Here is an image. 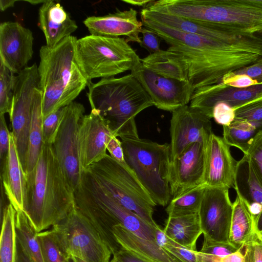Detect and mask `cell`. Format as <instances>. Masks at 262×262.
<instances>
[{
	"label": "cell",
	"mask_w": 262,
	"mask_h": 262,
	"mask_svg": "<svg viewBox=\"0 0 262 262\" xmlns=\"http://www.w3.org/2000/svg\"><path fill=\"white\" fill-rule=\"evenodd\" d=\"M26 179L24 211L36 233L52 228L76 208L74 192L52 144L43 143L35 166Z\"/></svg>",
	"instance_id": "obj_1"
},
{
	"label": "cell",
	"mask_w": 262,
	"mask_h": 262,
	"mask_svg": "<svg viewBox=\"0 0 262 262\" xmlns=\"http://www.w3.org/2000/svg\"><path fill=\"white\" fill-rule=\"evenodd\" d=\"M77 40L71 35L54 47L44 45L39 50L38 88L43 118L74 101L88 85L78 60Z\"/></svg>",
	"instance_id": "obj_2"
},
{
	"label": "cell",
	"mask_w": 262,
	"mask_h": 262,
	"mask_svg": "<svg viewBox=\"0 0 262 262\" xmlns=\"http://www.w3.org/2000/svg\"><path fill=\"white\" fill-rule=\"evenodd\" d=\"M92 110L98 111L115 137L139 138L136 116L154 105L142 85L132 74L101 79L88 83Z\"/></svg>",
	"instance_id": "obj_3"
},
{
	"label": "cell",
	"mask_w": 262,
	"mask_h": 262,
	"mask_svg": "<svg viewBox=\"0 0 262 262\" xmlns=\"http://www.w3.org/2000/svg\"><path fill=\"white\" fill-rule=\"evenodd\" d=\"M148 9L218 24L242 34L262 33V0H160Z\"/></svg>",
	"instance_id": "obj_4"
},
{
	"label": "cell",
	"mask_w": 262,
	"mask_h": 262,
	"mask_svg": "<svg viewBox=\"0 0 262 262\" xmlns=\"http://www.w3.org/2000/svg\"><path fill=\"white\" fill-rule=\"evenodd\" d=\"M120 138L127 165L156 204L166 206L171 196L169 182V144L139 138Z\"/></svg>",
	"instance_id": "obj_5"
},
{
	"label": "cell",
	"mask_w": 262,
	"mask_h": 262,
	"mask_svg": "<svg viewBox=\"0 0 262 262\" xmlns=\"http://www.w3.org/2000/svg\"><path fill=\"white\" fill-rule=\"evenodd\" d=\"M86 170L106 193L154 228L159 227L152 217L157 205L127 165L118 163L107 154Z\"/></svg>",
	"instance_id": "obj_6"
},
{
	"label": "cell",
	"mask_w": 262,
	"mask_h": 262,
	"mask_svg": "<svg viewBox=\"0 0 262 262\" xmlns=\"http://www.w3.org/2000/svg\"><path fill=\"white\" fill-rule=\"evenodd\" d=\"M124 38L90 34L77 39L76 53L89 82L130 70L137 54Z\"/></svg>",
	"instance_id": "obj_7"
},
{
	"label": "cell",
	"mask_w": 262,
	"mask_h": 262,
	"mask_svg": "<svg viewBox=\"0 0 262 262\" xmlns=\"http://www.w3.org/2000/svg\"><path fill=\"white\" fill-rule=\"evenodd\" d=\"M168 50L180 55L187 67L189 82L194 89L219 83L224 75L262 58L261 54L248 50L213 51L183 46H171Z\"/></svg>",
	"instance_id": "obj_8"
},
{
	"label": "cell",
	"mask_w": 262,
	"mask_h": 262,
	"mask_svg": "<svg viewBox=\"0 0 262 262\" xmlns=\"http://www.w3.org/2000/svg\"><path fill=\"white\" fill-rule=\"evenodd\" d=\"M51 228L66 257H78L86 262L110 261L112 253L110 248L76 207L66 218Z\"/></svg>",
	"instance_id": "obj_9"
},
{
	"label": "cell",
	"mask_w": 262,
	"mask_h": 262,
	"mask_svg": "<svg viewBox=\"0 0 262 262\" xmlns=\"http://www.w3.org/2000/svg\"><path fill=\"white\" fill-rule=\"evenodd\" d=\"M85 108L73 101L63 107V114L55 139L52 144L68 183L75 192L84 171L80 159L79 132Z\"/></svg>",
	"instance_id": "obj_10"
},
{
	"label": "cell",
	"mask_w": 262,
	"mask_h": 262,
	"mask_svg": "<svg viewBox=\"0 0 262 262\" xmlns=\"http://www.w3.org/2000/svg\"><path fill=\"white\" fill-rule=\"evenodd\" d=\"M38 83V67L36 63L27 67L16 75L9 114L12 133L25 173L34 95Z\"/></svg>",
	"instance_id": "obj_11"
},
{
	"label": "cell",
	"mask_w": 262,
	"mask_h": 262,
	"mask_svg": "<svg viewBox=\"0 0 262 262\" xmlns=\"http://www.w3.org/2000/svg\"><path fill=\"white\" fill-rule=\"evenodd\" d=\"M130 71L158 108L172 112L190 102L195 89L189 82L165 77L145 68L138 55Z\"/></svg>",
	"instance_id": "obj_12"
},
{
	"label": "cell",
	"mask_w": 262,
	"mask_h": 262,
	"mask_svg": "<svg viewBox=\"0 0 262 262\" xmlns=\"http://www.w3.org/2000/svg\"><path fill=\"white\" fill-rule=\"evenodd\" d=\"M232 212L228 188L205 187L198 212L204 238L230 243Z\"/></svg>",
	"instance_id": "obj_13"
},
{
	"label": "cell",
	"mask_w": 262,
	"mask_h": 262,
	"mask_svg": "<svg viewBox=\"0 0 262 262\" xmlns=\"http://www.w3.org/2000/svg\"><path fill=\"white\" fill-rule=\"evenodd\" d=\"M76 190L107 212L119 225L137 236L156 243L155 228L106 193L89 170H84Z\"/></svg>",
	"instance_id": "obj_14"
},
{
	"label": "cell",
	"mask_w": 262,
	"mask_h": 262,
	"mask_svg": "<svg viewBox=\"0 0 262 262\" xmlns=\"http://www.w3.org/2000/svg\"><path fill=\"white\" fill-rule=\"evenodd\" d=\"M212 133L210 119L200 111L186 105L173 111L170 127V162L194 143L206 145Z\"/></svg>",
	"instance_id": "obj_15"
},
{
	"label": "cell",
	"mask_w": 262,
	"mask_h": 262,
	"mask_svg": "<svg viewBox=\"0 0 262 262\" xmlns=\"http://www.w3.org/2000/svg\"><path fill=\"white\" fill-rule=\"evenodd\" d=\"M140 15L141 17L217 41L233 45L262 47V39L256 35L242 34L218 24L152 11L146 8L141 11Z\"/></svg>",
	"instance_id": "obj_16"
},
{
	"label": "cell",
	"mask_w": 262,
	"mask_h": 262,
	"mask_svg": "<svg viewBox=\"0 0 262 262\" xmlns=\"http://www.w3.org/2000/svg\"><path fill=\"white\" fill-rule=\"evenodd\" d=\"M230 148L223 138L211 134L205 147L202 185L205 187L234 188L238 162L232 157Z\"/></svg>",
	"instance_id": "obj_17"
},
{
	"label": "cell",
	"mask_w": 262,
	"mask_h": 262,
	"mask_svg": "<svg viewBox=\"0 0 262 262\" xmlns=\"http://www.w3.org/2000/svg\"><path fill=\"white\" fill-rule=\"evenodd\" d=\"M206 145L194 143L170 162L169 182L172 198L202 185Z\"/></svg>",
	"instance_id": "obj_18"
},
{
	"label": "cell",
	"mask_w": 262,
	"mask_h": 262,
	"mask_svg": "<svg viewBox=\"0 0 262 262\" xmlns=\"http://www.w3.org/2000/svg\"><path fill=\"white\" fill-rule=\"evenodd\" d=\"M32 31L16 21L0 24V61L14 74L27 67L33 54Z\"/></svg>",
	"instance_id": "obj_19"
},
{
	"label": "cell",
	"mask_w": 262,
	"mask_h": 262,
	"mask_svg": "<svg viewBox=\"0 0 262 262\" xmlns=\"http://www.w3.org/2000/svg\"><path fill=\"white\" fill-rule=\"evenodd\" d=\"M260 98H262V83L245 88H236L220 83L195 89L190 106L200 111L211 119L212 108L218 103H225L235 110Z\"/></svg>",
	"instance_id": "obj_20"
},
{
	"label": "cell",
	"mask_w": 262,
	"mask_h": 262,
	"mask_svg": "<svg viewBox=\"0 0 262 262\" xmlns=\"http://www.w3.org/2000/svg\"><path fill=\"white\" fill-rule=\"evenodd\" d=\"M113 136L108 124L98 111L93 109L90 114L84 115L79 132L80 159L83 170L107 155L106 145Z\"/></svg>",
	"instance_id": "obj_21"
},
{
	"label": "cell",
	"mask_w": 262,
	"mask_h": 262,
	"mask_svg": "<svg viewBox=\"0 0 262 262\" xmlns=\"http://www.w3.org/2000/svg\"><path fill=\"white\" fill-rule=\"evenodd\" d=\"M143 26L155 33L171 46L213 51L233 52L248 50L262 54V47L233 45L183 31L155 21L141 17Z\"/></svg>",
	"instance_id": "obj_22"
},
{
	"label": "cell",
	"mask_w": 262,
	"mask_h": 262,
	"mask_svg": "<svg viewBox=\"0 0 262 262\" xmlns=\"http://www.w3.org/2000/svg\"><path fill=\"white\" fill-rule=\"evenodd\" d=\"M83 23L92 35L113 37L124 36L127 41L141 42L139 34L143 24L138 20L137 12L133 8L103 16H89Z\"/></svg>",
	"instance_id": "obj_23"
},
{
	"label": "cell",
	"mask_w": 262,
	"mask_h": 262,
	"mask_svg": "<svg viewBox=\"0 0 262 262\" xmlns=\"http://www.w3.org/2000/svg\"><path fill=\"white\" fill-rule=\"evenodd\" d=\"M1 166V185L9 203L16 211H24L27 194L26 173L12 132H10L9 150Z\"/></svg>",
	"instance_id": "obj_24"
},
{
	"label": "cell",
	"mask_w": 262,
	"mask_h": 262,
	"mask_svg": "<svg viewBox=\"0 0 262 262\" xmlns=\"http://www.w3.org/2000/svg\"><path fill=\"white\" fill-rule=\"evenodd\" d=\"M38 26L45 37L46 46L50 47L71 36L78 28L60 4L50 0L46 1L39 9Z\"/></svg>",
	"instance_id": "obj_25"
},
{
	"label": "cell",
	"mask_w": 262,
	"mask_h": 262,
	"mask_svg": "<svg viewBox=\"0 0 262 262\" xmlns=\"http://www.w3.org/2000/svg\"><path fill=\"white\" fill-rule=\"evenodd\" d=\"M115 238L122 248L147 262H178L157 243L141 238L121 225L113 227Z\"/></svg>",
	"instance_id": "obj_26"
},
{
	"label": "cell",
	"mask_w": 262,
	"mask_h": 262,
	"mask_svg": "<svg viewBox=\"0 0 262 262\" xmlns=\"http://www.w3.org/2000/svg\"><path fill=\"white\" fill-rule=\"evenodd\" d=\"M234 188L236 196L233 203L229 243L238 249H244L257 232L248 208V200L239 191L237 182Z\"/></svg>",
	"instance_id": "obj_27"
},
{
	"label": "cell",
	"mask_w": 262,
	"mask_h": 262,
	"mask_svg": "<svg viewBox=\"0 0 262 262\" xmlns=\"http://www.w3.org/2000/svg\"><path fill=\"white\" fill-rule=\"evenodd\" d=\"M163 231L175 243L190 250H196V243L203 234L199 213L168 217Z\"/></svg>",
	"instance_id": "obj_28"
},
{
	"label": "cell",
	"mask_w": 262,
	"mask_h": 262,
	"mask_svg": "<svg viewBox=\"0 0 262 262\" xmlns=\"http://www.w3.org/2000/svg\"><path fill=\"white\" fill-rule=\"evenodd\" d=\"M141 61L145 68L160 75L189 82L187 67L180 55L175 52L160 50Z\"/></svg>",
	"instance_id": "obj_29"
},
{
	"label": "cell",
	"mask_w": 262,
	"mask_h": 262,
	"mask_svg": "<svg viewBox=\"0 0 262 262\" xmlns=\"http://www.w3.org/2000/svg\"><path fill=\"white\" fill-rule=\"evenodd\" d=\"M42 96L38 87L35 89L29 131L26 174L35 166L43 144L42 114Z\"/></svg>",
	"instance_id": "obj_30"
},
{
	"label": "cell",
	"mask_w": 262,
	"mask_h": 262,
	"mask_svg": "<svg viewBox=\"0 0 262 262\" xmlns=\"http://www.w3.org/2000/svg\"><path fill=\"white\" fill-rule=\"evenodd\" d=\"M15 229L17 241L25 250L32 262H45L36 232L26 214L23 210L16 211Z\"/></svg>",
	"instance_id": "obj_31"
},
{
	"label": "cell",
	"mask_w": 262,
	"mask_h": 262,
	"mask_svg": "<svg viewBox=\"0 0 262 262\" xmlns=\"http://www.w3.org/2000/svg\"><path fill=\"white\" fill-rule=\"evenodd\" d=\"M16 211L9 203L1 214L0 262H16Z\"/></svg>",
	"instance_id": "obj_32"
},
{
	"label": "cell",
	"mask_w": 262,
	"mask_h": 262,
	"mask_svg": "<svg viewBox=\"0 0 262 262\" xmlns=\"http://www.w3.org/2000/svg\"><path fill=\"white\" fill-rule=\"evenodd\" d=\"M223 127V139L230 146H234L245 154L254 137L262 129L248 121L235 119Z\"/></svg>",
	"instance_id": "obj_33"
},
{
	"label": "cell",
	"mask_w": 262,
	"mask_h": 262,
	"mask_svg": "<svg viewBox=\"0 0 262 262\" xmlns=\"http://www.w3.org/2000/svg\"><path fill=\"white\" fill-rule=\"evenodd\" d=\"M205 187L198 186L173 198L166 208L169 217H179L199 212Z\"/></svg>",
	"instance_id": "obj_34"
},
{
	"label": "cell",
	"mask_w": 262,
	"mask_h": 262,
	"mask_svg": "<svg viewBox=\"0 0 262 262\" xmlns=\"http://www.w3.org/2000/svg\"><path fill=\"white\" fill-rule=\"evenodd\" d=\"M0 114H10L16 76L0 61Z\"/></svg>",
	"instance_id": "obj_35"
},
{
	"label": "cell",
	"mask_w": 262,
	"mask_h": 262,
	"mask_svg": "<svg viewBox=\"0 0 262 262\" xmlns=\"http://www.w3.org/2000/svg\"><path fill=\"white\" fill-rule=\"evenodd\" d=\"M36 236L40 245L45 262H66V257L51 228L36 233Z\"/></svg>",
	"instance_id": "obj_36"
},
{
	"label": "cell",
	"mask_w": 262,
	"mask_h": 262,
	"mask_svg": "<svg viewBox=\"0 0 262 262\" xmlns=\"http://www.w3.org/2000/svg\"><path fill=\"white\" fill-rule=\"evenodd\" d=\"M235 113V119L248 121L262 129V98L239 107Z\"/></svg>",
	"instance_id": "obj_37"
},
{
	"label": "cell",
	"mask_w": 262,
	"mask_h": 262,
	"mask_svg": "<svg viewBox=\"0 0 262 262\" xmlns=\"http://www.w3.org/2000/svg\"><path fill=\"white\" fill-rule=\"evenodd\" d=\"M243 158L251 164L262 184V131L253 139Z\"/></svg>",
	"instance_id": "obj_38"
},
{
	"label": "cell",
	"mask_w": 262,
	"mask_h": 262,
	"mask_svg": "<svg viewBox=\"0 0 262 262\" xmlns=\"http://www.w3.org/2000/svg\"><path fill=\"white\" fill-rule=\"evenodd\" d=\"M161 248L180 262H200L199 251L187 249L168 237Z\"/></svg>",
	"instance_id": "obj_39"
},
{
	"label": "cell",
	"mask_w": 262,
	"mask_h": 262,
	"mask_svg": "<svg viewBox=\"0 0 262 262\" xmlns=\"http://www.w3.org/2000/svg\"><path fill=\"white\" fill-rule=\"evenodd\" d=\"M63 114V107H62L43 118L42 137L44 143H53L61 123Z\"/></svg>",
	"instance_id": "obj_40"
},
{
	"label": "cell",
	"mask_w": 262,
	"mask_h": 262,
	"mask_svg": "<svg viewBox=\"0 0 262 262\" xmlns=\"http://www.w3.org/2000/svg\"><path fill=\"white\" fill-rule=\"evenodd\" d=\"M245 161L248 167V195L244 196L249 202H256L262 205V184L258 179L251 164L245 160Z\"/></svg>",
	"instance_id": "obj_41"
},
{
	"label": "cell",
	"mask_w": 262,
	"mask_h": 262,
	"mask_svg": "<svg viewBox=\"0 0 262 262\" xmlns=\"http://www.w3.org/2000/svg\"><path fill=\"white\" fill-rule=\"evenodd\" d=\"M238 250L230 243H221L204 239L200 252L222 258Z\"/></svg>",
	"instance_id": "obj_42"
},
{
	"label": "cell",
	"mask_w": 262,
	"mask_h": 262,
	"mask_svg": "<svg viewBox=\"0 0 262 262\" xmlns=\"http://www.w3.org/2000/svg\"><path fill=\"white\" fill-rule=\"evenodd\" d=\"M235 110L224 102L216 104L212 110V118L223 126H229L235 119Z\"/></svg>",
	"instance_id": "obj_43"
},
{
	"label": "cell",
	"mask_w": 262,
	"mask_h": 262,
	"mask_svg": "<svg viewBox=\"0 0 262 262\" xmlns=\"http://www.w3.org/2000/svg\"><path fill=\"white\" fill-rule=\"evenodd\" d=\"M220 83L236 88H245L259 84L246 75H233L231 73L224 75Z\"/></svg>",
	"instance_id": "obj_44"
},
{
	"label": "cell",
	"mask_w": 262,
	"mask_h": 262,
	"mask_svg": "<svg viewBox=\"0 0 262 262\" xmlns=\"http://www.w3.org/2000/svg\"><path fill=\"white\" fill-rule=\"evenodd\" d=\"M141 33L142 37L140 46L151 53L160 51V41L161 38L151 29L143 27Z\"/></svg>",
	"instance_id": "obj_45"
},
{
	"label": "cell",
	"mask_w": 262,
	"mask_h": 262,
	"mask_svg": "<svg viewBox=\"0 0 262 262\" xmlns=\"http://www.w3.org/2000/svg\"><path fill=\"white\" fill-rule=\"evenodd\" d=\"M245 262H262V245L256 234L245 247Z\"/></svg>",
	"instance_id": "obj_46"
},
{
	"label": "cell",
	"mask_w": 262,
	"mask_h": 262,
	"mask_svg": "<svg viewBox=\"0 0 262 262\" xmlns=\"http://www.w3.org/2000/svg\"><path fill=\"white\" fill-rule=\"evenodd\" d=\"M10 132L5 120V115L0 114V158L1 164L4 161L9 148Z\"/></svg>",
	"instance_id": "obj_47"
},
{
	"label": "cell",
	"mask_w": 262,
	"mask_h": 262,
	"mask_svg": "<svg viewBox=\"0 0 262 262\" xmlns=\"http://www.w3.org/2000/svg\"><path fill=\"white\" fill-rule=\"evenodd\" d=\"M231 73L233 75H246L258 83H262V58L249 66L232 72Z\"/></svg>",
	"instance_id": "obj_48"
},
{
	"label": "cell",
	"mask_w": 262,
	"mask_h": 262,
	"mask_svg": "<svg viewBox=\"0 0 262 262\" xmlns=\"http://www.w3.org/2000/svg\"><path fill=\"white\" fill-rule=\"evenodd\" d=\"M106 149L111 157L115 160L121 164L127 165L124 159L121 141L117 137L113 136L110 138Z\"/></svg>",
	"instance_id": "obj_49"
},
{
	"label": "cell",
	"mask_w": 262,
	"mask_h": 262,
	"mask_svg": "<svg viewBox=\"0 0 262 262\" xmlns=\"http://www.w3.org/2000/svg\"><path fill=\"white\" fill-rule=\"evenodd\" d=\"M113 257L119 262H147L123 248L114 254Z\"/></svg>",
	"instance_id": "obj_50"
},
{
	"label": "cell",
	"mask_w": 262,
	"mask_h": 262,
	"mask_svg": "<svg viewBox=\"0 0 262 262\" xmlns=\"http://www.w3.org/2000/svg\"><path fill=\"white\" fill-rule=\"evenodd\" d=\"M248 206L257 230L258 220L262 213V205L256 202L248 201Z\"/></svg>",
	"instance_id": "obj_51"
},
{
	"label": "cell",
	"mask_w": 262,
	"mask_h": 262,
	"mask_svg": "<svg viewBox=\"0 0 262 262\" xmlns=\"http://www.w3.org/2000/svg\"><path fill=\"white\" fill-rule=\"evenodd\" d=\"M243 249H238L236 251L221 258V262H245V254L242 253Z\"/></svg>",
	"instance_id": "obj_52"
},
{
	"label": "cell",
	"mask_w": 262,
	"mask_h": 262,
	"mask_svg": "<svg viewBox=\"0 0 262 262\" xmlns=\"http://www.w3.org/2000/svg\"><path fill=\"white\" fill-rule=\"evenodd\" d=\"M16 262H32L27 255L25 250L17 241L16 249Z\"/></svg>",
	"instance_id": "obj_53"
},
{
	"label": "cell",
	"mask_w": 262,
	"mask_h": 262,
	"mask_svg": "<svg viewBox=\"0 0 262 262\" xmlns=\"http://www.w3.org/2000/svg\"><path fill=\"white\" fill-rule=\"evenodd\" d=\"M200 262H221V258L214 255H211L199 251Z\"/></svg>",
	"instance_id": "obj_54"
},
{
	"label": "cell",
	"mask_w": 262,
	"mask_h": 262,
	"mask_svg": "<svg viewBox=\"0 0 262 262\" xmlns=\"http://www.w3.org/2000/svg\"><path fill=\"white\" fill-rule=\"evenodd\" d=\"M127 4L136 6H147L152 1L151 0H122Z\"/></svg>",
	"instance_id": "obj_55"
},
{
	"label": "cell",
	"mask_w": 262,
	"mask_h": 262,
	"mask_svg": "<svg viewBox=\"0 0 262 262\" xmlns=\"http://www.w3.org/2000/svg\"><path fill=\"white\" fill-rule=\"evenodd\" d=\"M16 0H1L0 9L1 11H4L7 9L14 6L16 2Z\"/></svg>",
	"instance_id": "obj_56"
},
{
	"label": "cell",
	"mask_w": 262,
	"mask_h": 262,
	"mask_svg": "<svg viewBox=\"0 0 262 262\" xmlns=\"http://www.w3.org/2000/svg\"><path fill=\"white\" fill-rule=\"evenodd\" d=\"M25 2H28L32 5H37V4H42L44 3H45L46 2V1H39V0L35 1V0H33V1H25Z\"/></svg>",
	"instance_id": "obj_57"
},
{
	"label": "cell",
	"mask_w": 262,
	"mask_h": 262,
	"mask_svg": "<svg viewBox=\"0 0 262 262\" xmlns=\"http://www.w3.org/2000/svg\"><path fill=\"white\" fill-rule=\"evenodd\" d=\"M66 262H76L75 259L73 256H69L68 257H66Z\"/></svg>",
	"instance_id": "obj_58"
},
{
	"label": "cell",
	"mask_w": 262,
	"mask_h": 262,
	"mask_svg": "<svg viewBox=\"0 0 262 262\" xmlns=\"http://www.w3.org/2000/svg\"><path fill=\"white\" fill-rule=\"evenodd\" d=\"M74 257L75 259L76 262H86L85 260H84L81 258H80L78 257Z\"/></svg>",
	"instance_id": "obj_59"
},
{
	"label": "cell",
	"mask_w": 262,
	"mask_h": 262,
	"mask_svg": "<svg viewBox=\"0 0 262 262\" xmlns=\"http://www.w3.org/2000/svg\"><path fill=\"white\" fill-rule=\"evenodd\" d=\"M109 262H119V261L113 257Z\"/></svg>",
	"instance_id": "obj_60"
},
{
	"label": "cell",
	"mask_w": 262,
	"mask_h": 262,
	"mask_svg": "<svg viewBox=\"0 0 262 262\" xmlns=\"http://www.w3.org/2000/svg\"><path fill=\"white\" fill-rule=\"evenodd\" d=\"M257 236H258V238H259V241H260V243H261V244L262 245V235H257Z\"/></svg>",
	"instance_id": "obj_61"
},
{
	"label": "cell",
	"mask_w": 262,
	"mask_h": 262,
	"mask_svg": "<svg viewBox=\"0 0 262 262\" xmlns=\"http://www.w3.org/2000/svg\"><path fill=\"white\" fill-rule=\"evenodd\" d=\"M255 35L262 39V33H261L256 34Z\"/></svg>",
	"instance_id": "obj_62"
}]
</instances>
